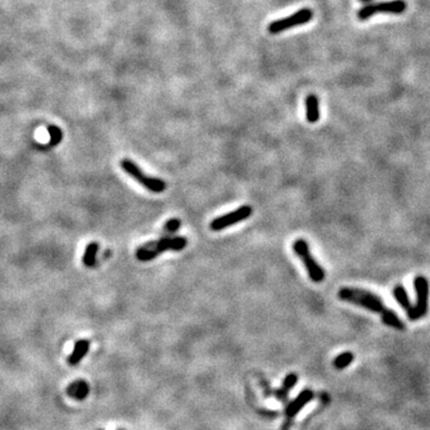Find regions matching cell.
Instances as JSON below:
<instances>
[{
	"mask_svg": "<svg viewBox=\"0 0 430 430\" xmlns=\"http://www.w3.org/2000/svg\"><path fill=\"white\" fill-rule=\"evenodd\" d=\"M338 298L342 301L354 304V305L368 310L370 312L379 313L382 322L387 326L395 329V330H404L405 329V324L399 319L397 313L394 311L388 310L378 294L372 293L369 291L360 290V288L343 287L338 291Z\"/></svg>",
	"mask_w": 430,
	"mask_h": 430,
	"instance_id": "cell-1",
	"label": "cell"
},
{
	"mask_svg": "<svg viewBox=\"0 0 430 430\" xmlns=\"http://www.w3.org/2000/svg\"><path fill=\"white\" fill-rule=\"evenodd\" d=\"M121 168L123 169V170L127 172L130 177H133L134 180H136L141 185H144L146 189L152 191V193L159 194V193H163V191L166 189L165 181L160 180V178L150 177V176L145 175L139 166L129 159L121 160Z\"/></svg>",
	"mask_w": 430,
	"mask_h": 430,
	"instance_id": "cell-4",
	"label": "cell"
},
{
	"mask_svg": "<svg viewBox=\"0 0 430 430\" xmlns=\"http://www.w3.org/2000/svg\"><path fill=\"white\" fill-rule=\"evenodd\" d=\"M354 357L355 356H354L353 353H350V351H345V353H342L341 355H338L334 360V366L337 369L347 368V367L354 361Z\"/></svg>",
	"mask_w": 430,
	"mask_h": 430,
	"instance_id": "cell-15",
	"label": "cell"
},
{
	"mask_svg": "<svg viewBox=\"0 0 430 430\" xmlns=\"http://www.w3.org/2000/svg\"><path fill=\"white\" fill-rule=\"evenodd\" d=\"M252 215V207L251 206H241L238 209L233 210V212L227 213V214L218 216L214 220L210 222L209 227L213 231H221L226 227H230L233 226L238 222L245 220V219L250 218Z\"/></svg>",
	"mask_w": 430,
	"mask_h": 430,
	"instance_id": "cell-8",
	"label": "cell"
},
{
	"mask_svg": "<svg viewBox=\"0 0 430 430\" xmlns=\"http://www.w3.org/2000/svg\"><path fill=\"white\" fill-rule=\"evenodd\" d=\"M293 251L295 255L300 257L303 260L304 265H305L307 272H309L310 278L316 283H320L324 281L325 278V270L322 268V265L315 259L310 251L309 243L303 238H299L293 243Z\"/></svg>",
	"mask_w": 430,
	"mask_h": 430,
	"instance_id": "cell-3",
	"label": "cell"
},
{
	"mask_svg": "<svg viewBox=\"0 0 430 430\" xmlns=\"http://www.w3.org/2000/svg\"><path fill=\"white\" fill-rule=\"evenodd\" d=\"M415 290L417 295L416 306H411V309L406 312L407 318L410 320H418L428 312L429 283L424 276L419 275L415 278Z\"/></svg>",
	"mask_w": 430,
	"mask_h": 430,
	"instance_id": "cell-5",
	"label": "cell"
},
{
	"mask_svg": "<svg viewBox=\"0 0 430 430\" xmlns=\"http://www.w3.org/2000/svg\"><path fill=\"white\" fill-rule=\"evenodd\" d=\"M89 347H90L89 341L81 340L79 342H77V343H75L73 353H72V355L70 356V360H68L71 365H77V363L79 362V361L84 357V355L87 353Z\"/></svg>",
	"mask_w": 430,
	"mask_h": 430,
	"instance_id": "cell-12",
	"label": "cell"
},
{
	"mask_svg": "<svg viewBox=\"0 0 430 430\" xmlns=\"http://www.w3.org/2000/svg\"><path fill=\"white\" fill-rule=\"evenodd\" d=\"M361 3H369V2H372V0H360Z\"/></svg>",
	"mask_w": 430,
	"mask_h": 430,
	"instance_id": "cell-18",
	"label": "cell"
},
{
	"mask_svg": "<svg viewBox=\"0 0 430 430\" xmlns=\"http://www.w3.org/2000/svg\"><path fill=\"white\" fill-rule=\"evenodd\" d=\"M98 251V244L91 243L86 246L85 253H84L83 262L86 266H93L96 263V253Z\"/></svg>",
	"mask_w": 430,
	"mask_h": 430,
	"instance_id": "cell-14",
	"label": "cell"
},
{
	"mask_svg": "<svg viewBox=\"0 0 430 430\" xmlns=\"http://www.w3.org/2000/svg\"><path fill=\"white\" fill-rule=\"evenodd\" d=\"M188 245V239L180 235H164L158 240L150 241L136 250V258L141 262L155 259L165 251H181Z\"/></svg>",
	"mask_w": 430,
	"mask_h": 430,
	"instance_id": "cell-2",
	"label": "cell"
},
{
	"mask_svg": "<svg viewBox=\"0 0 430 430\" xmlns=\"http://www.w3.org/2000/svg\"><path fill=\"white\" fill-rule=\"evenodd\" d=\"M406 10L405 0H388V2L376 3V4H369L363 6L357 14V17L361 21H366L372 16L378 14H390V15H400Z\"/></svg>",
	"mask_w": 430,
	"mask_h": 430,
	"instance_id": "cell-6",
	"label": "cell"
},
{
	"mask_svg": "<svg viewBox=\"0 0 430 430\" xmlns=\"http://www.w3.org/2000/svg\"><path fill=\"white\" fill-rule=\"evenodd\" d=\"M297 381H298V375L290 374L287 376V378L284 379V382H283V386H282V388H280V390H277V391H272L266 395H275L276 398H278V399L283 401V400L287 399L288 391H290L291 388L293 387L295 384H297Z\"/></svg>",
	"mask_w": 430,
	"mask_h": 430,
	"instance_id": "cell-11",
	"label": "cell"
},
{
	"mask_svg": "<svg viewBox=\"0 0 430 430\" xmlns=\"http://www.w3.org/2000/svg\"><path fill=\"white\" fill-rule=\"evenodd\" d=\"M306 106V120L310 123H316L320 118L319 100L316 95H309L305 99Z\"/></svg>",
	"mask_w": 430,
	"mask_h": 430,
	"instance_id": "cell-10",
	"label": "cell"
},
{
	"mask_svg": "<svg viewBox=\"0 0 430 430\" xmlns=\"http://www.w3.org/2000/svg\"><path fill=\"white\" fill-rule=\"evenodd\" d=\"M181 226H182V221L180 219L172 218L169 221H166L164 227H163V233H164V235H172L180 230Z\"/></svg>",
	"mask_w": 430,
	"mask_h": 430,
	"instance_id": "cell-16",
	"label": "cell"
},
{
	"mask_svg": "<svg viewBox=\"0 0 430 430\" xmlns=\"http://www.w3.org/2000/svg\"><path fill=\"white\" fill-rule=\"evenodd\" d=\"M393 295L395 300H397V303L399 304V305L403 307L406 312L411 309V301L409 299V295H407L405 288H404L403 285L401 284L395 285L393 288Z\"/></svg>",
	"mask_w": 430,
	"mask_h": 430,
	"instance_id": "cell-13",
	"label": "cell"
},
{
	"mask_svg": "<svg viewBox=\"0 0 430 430\" xmlns=\"http://www.w3.org/2000/svg\"><path fill=\"white\" fill-rule=\"evenodd\" d=\"M313 18V12L311 9H301L295 14L288 16V17L281 18L278 21H274L269 24L268 29L271 34H280L285 30H290L294 27L306 24Z\"/></svg>",
	"mask_w": 430,
	"mask_h": 430,
	"instance_id": "cell-7",
	"label": "cell"
},
{
	"mask_svg": "<svg viewBox=\"0 0 430 430\" xmlns=\"http://www.w3.org/2000/svg\"><path fill=\"white\" fill-rule=\"evenodd\" d=\"M312 398H313V392L312 391H310V390L303 391L300 393L299 397H298L295 400L292 401L290 405L287 406V409H285V417H287V422H288L287 428L291 424L292 418H293V417L301 410V407H303L304 405H306V404L309 403V401L312 399Z\"/></svg>",
	"mask_w": 430,
	"mask_h": 430,
	"instance_id": "cell-9",
	"label": "cell"
},
{
	"mask_svg": "<svg viewBox=\"0 0 430 430\" xmlns=\"http://www.w3.org/2000/svg\"><path fill=\"white\" fill-rule=\"evenodd\" d=\"M47 130H48L49 136H50V141H49L50 146L58 145L62 139V131L60 128L56 127V125H48Z\"/></svg>",
	"mask_w": 430,
	"mask_h": 430,
	"instance_id": "cell-17",
	"label": "cell"
}]
</instances>
